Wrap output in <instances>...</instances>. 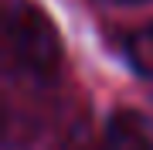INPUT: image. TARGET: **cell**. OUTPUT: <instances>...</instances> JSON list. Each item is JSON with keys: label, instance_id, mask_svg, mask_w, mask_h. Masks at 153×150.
<instances>
[{"label": "cell", "instance_id": "cell-1", "mask_svg": "<svg viewBox=\"0 0 153 150\" xmlns=\"http://www.w3.org/2000/svg\"><path fill=\"white\" fill-rule=\"evenodd\" d=\"M7 55L24 75L51 78L61 65V41L55 24L38 7L17 4L7 14Z\"/></svg>", "mask_w": 153, "mask_h": 150}, {"label": "cell", "instance_id": "cell-2", "mask_svg": "<svg viewBox=\"0 0 153 150\" xmlns=\"http://www.w3.org/2000/svg\"><path fill=\"white\" fill-rule=\"evenodd\" d=\"M102 150H153V126L136 113H116L105 126Z\"/></svg>", "mask_w": 153, "mask_h": 150}, {"label": "cell", "instance_id": "cell-4", "mask_svg": "<svg viewBox=\"0 0 153 150\" xmlns=\"http://www.w3.org/2000/svg\"><path fill=\"white\" fill-rule=\"evenodd\" d=\"M109 4H150V0H109Z\"/></svg>", "mask_w": 153, "mask_h": 150}, {"label": "cell", "instance_id": "cell-3", "mask_svg": "<svg viewBox=\"0 0 153 150\" xmlns=\"http://www.w3.org/2000/svg\"><path fill=\"white\" fill-rule=\"evenodd\" d=\"M126 61L143 78H153V24H143L126 38Z\"/></svg>", "mask_w": 153, "mask_h": 150}]
</instances>
